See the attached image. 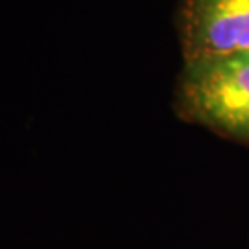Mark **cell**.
<instances>
[{
  "label": "cell",
  "mask_w": 249,
  "mask_h": 249,
  "mask_svg": "<svg viewBox=\"0 0 249 249\" xmlns=\"http://www.w3.org/2000/svg\"><path fill=\"white\" fill-rule=\"evenodd\" d=\"M174 111L188 124L249 146V52L183 59Z\"/></svg>",
  "instance_id": "6da1fadb"
},
{
  "label": "cell",
  "mask_w": 249,
  "mask_h": 249,
  "mask_svg": "<svg viewBox=\"0 0 249 249\" xmlns=\"http://www.w3.org/2000/svg\"><path fill=\"white\" fill-rule=\"evenodd\" d=\"M176 30L183 59L249 52V0H179Z\"/></svg>",
  "instance_id": "7a4b0ae2"
}]
</instances>
